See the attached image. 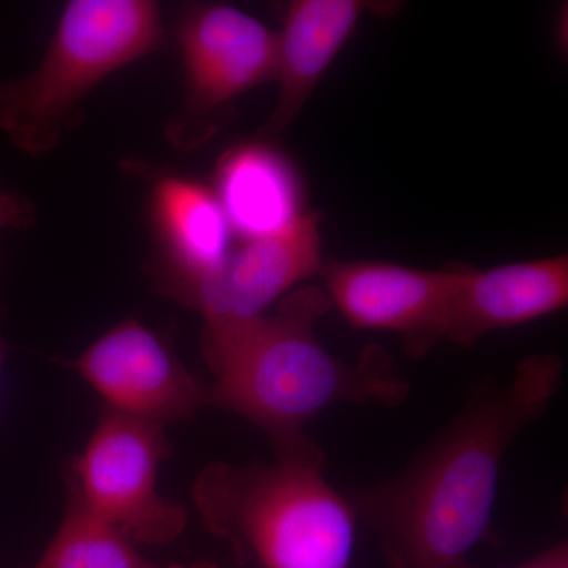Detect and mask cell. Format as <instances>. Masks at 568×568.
Returning a JSON list of instances; mask_svg holds the SVG:
<instances>
[{"instance_id": "5", "label": "cell", "mask_w": 568, "mask_h": 568, "mask_svg": "<svg viewBox=\"0 0 568 568\" xmlns=\"http://www.w3.org/2000/svg\"><path fill=\"white\" fill-rule=\"evenodd\" d=\"M185 89L168 121L175 148L196 149L230 121L235 100L275 81L278 40L263 22L224 3H200L178 22Z\"/></svg>"}, {"instance_id": "12", "label": "cell", "mask_w": 568, "mask_h": 568, "mask_svg": "<svg viewBox=\"0 0 568 568\" xmlns=\"http://www.w3.org/2000/svg\"><path fill=\"white\" fill-rule=\"evenodd\" d=\"M368 9L358 0H294L287 6L282 32L276 33L278 97L265 125L267 134L275 136L293 125Z\"/></svg>"}, {"instance_id": "10", "label": "cell", "mask_w": 568, "mask_h": 568, "mask_svg": "<svg viewBox=\"0 0 568 568\" xmlns=\"http://www.w3.org/2000/svg\"><path fill=\"white\" fill-rule=\"evenodd\" d=\"M567 304V254L487 271L466 268L440 324L439 343L473 347L491 332L532 323Z\"/></svg>"}, {"instance_id": "2", "label": "cell", "mask_w": 568, "mask_h": 568, "mask_svg": "<svg viewBox=\"0 0 568 568\" xmlns=\"http://www.w3.org/2000/svg\"><path fill=\"white\" fill-rule=\"evenodd\" d=\"M320 286L291 291L272 313L245 323L204 327L203 353L213 375L207 406L263 429L276 450L304 444V428L335 403L396 406L410 392L381 346L345 364L317 342L316 323L331 312Z\"/></svg>"}, {"instance_id": "13", "label": "cell", "mask_w": 568, "mask_h": 568, "mask_svg": "<svg viewBox=\"0 0 568 568\" xmlns=\"http://www.w3.org/2000/svg\"><path fill=\"white\" fill-rule=\"evenodd\" d=\"M212 190L242 241L280 233L305 213L297 168L267 142H245L224 152Z\"/></svg>"}, {"instance_id": "11", "label": "cell", "mask_w": 568, "mask_h": 568, "mask_svg": "<svg viewBox=\"0 0 568 568\" xmlns=\"http://www.w3.org/2000/svg\"><path fill=\"white\" fill-rule=\"evenodd\" d=\"M151 213L160 253L152 267L159 293L215 267L233 246V230L212 189L182 175L153 181Z\"/></svg>"}, {"instance_id": "8", "label": "cell", "mask_w": 568, "mask_h": 568, "mask_svg": "<svg viewBox=\"0 0 568 568\" xmlns=\"http://www.w3.org/2000/svg\"><path fill=\"white\" fill-rule=\"evenodd\" d=\"M67 365L102 396L103 406L151 424L190 420L207 406V387L134 317L112 325Z\"/></svg>"}, {"instance_id": "15", "label": "cell", "mask_w": 568, "mask_h": 568, "mask_svg": "<svg viewBox=\"0 0 568 568\" xmlns=\"http://www.w3.org/2000/svg\"><path fill=\"white\" fill-rule=\"evenodd\" d=\"M36 220V205L28 197L11 193L0 185V231L28 230Z\"/></svg>"}, {"instance_id": "6", "label": "cell", "mask_w": 568, "mask_h": 568, "mask_svg": "<svg viewBox=\"0 0 568 568\" xmlns=\"http://www.w3.org/2000/svg\"><path fill=\"white\" fill-rule=\"evenodd\" d=\"M170 452L164 426L103 406L88 444L71 462L67 487L133 544H171L185 530L189 511L159 491L160 466Z\"/></svg>"}, {"instance_id": "14", "label": "cell", "mask_w": 568, "mask_h": 568, "mask_svg": "<svg viewBox=\"0 0 568 568\" xmlns=\"http://www.w3.org/2000/svg\"><path fill=\"white\" fill-rule=\"evenodd\" d=\"M69 488V487H67ZM33 568H162L67 489V508L50 545Z\"/></svg>"}, {"instance_id": "17", "label": "cell", "mask_w": 568, "mask_h": 568, "mask_svg": "<svg viewBox=\"0 0 568 568\" xmlns=\"http://www.w3.org/2000/svg\"><path fill=\"white\" fill-rule=\"evenodd\" d=\"M7 353H9V346H7L6 338L0 334V381H2L3 364H6Z\"/></svg>"}, {"instance_id": "16", "label": "cell", "mask_w": 568, "mask_h": 568, "mask_svg": "<svg viewBox=\"0 0 568 568\" xmlns=\"http://www.w3.org/2000/svg\"><path fill=\"white\" fill-rule=\"evenodd\" d=\"M511 568H568V544L566 540L559 541L551 548L538 552L534 558Z\"/></svg>"}, {"instance_id": "18", "label": "cell", "mask_w": 568, "mask_h": 568, "mask_svg": "<svg viewBox=\"0 0 568 568\" xmlns=\"http://www.w3.org/2000/svg\"><path fill=\"white\" fill-rule=\"evenodd\" d=\"M170 568H219L215 564L207 562V560H203V562L192 564V566H173Z\"/></svg>"}, {"instance_id": "4", "label": "cell", "mask_w": 568, "mask_h": 568, "mask_svg": "<svg viewBox=\"0 0 568 568\" xmlns=\"http://www.w3.org/2000/svg\"><path fill=\"white\" fill-rule=\"evenodd\" d=\"M162 43V11L152 0H71L39 65L0 81V132L24 155H48L100 82Z\"/></svg>"}, {"instance_id": "1", "label": "cell", "mask_w": 568, "mask_h": 568, "mask_svg": "<svg viewBox=\"0 0 568 568\" xmlns=\"http://www.w3.org/2000/svg\"><path fill=\"white\" fill-rule=\"evenodd\" d=\"M556 354L523 358L506 386L474 388L457 418L398 474L355 493V515L375 532L387 568H474L487 536L500 470L519 433L560 388Z\"/></svg>"}, {"instance_id": "9", "label": "cell", "mask_w": 568, "mask_h": 568, "mask_svg": "<svg viewBox=\"0 0 568 568\" xmlns=\"http://www.w3.org/2000/svg\"><path fill=\"white\" fill-rule=\"evenodd\" d=\"M467 267L443 271L381 261L328 263L321 268L324 293L355 328L403 336L407 353L420 357L439 345V328Z\"/></svg>"}, {"instance_id": "7", "label": "cell", "mask_w": 568, "mask_h": 568, "mask_svg": "<svg viewBox=\"0 0 568 568\" xmlns=\"http://www.w3.org/2000/svg\"><path fill=\"white\" fill-rule=\"evenodd\" d=\"M323 265L320 215L305 212L286 230L242 241L215 267L160 294L200 313L204 327L245 323L265 315Z\"/></svg>"}, {"instance_id": "3", "label": "cell", "mask_w": 568, "mask_h": 568, "mask_svg": "<svg viewBox=\"0 0 568 568\" xmlns=\"http://www.w3.org/2000/svg\"><path fill=\"white\" fill-rule=\"evenodd\" d=\"M324 467L312 439L276 450L271 465L211 463L194 478V507L242 564L349 568L357 515Z\"/></svg>"}]
</instances>
